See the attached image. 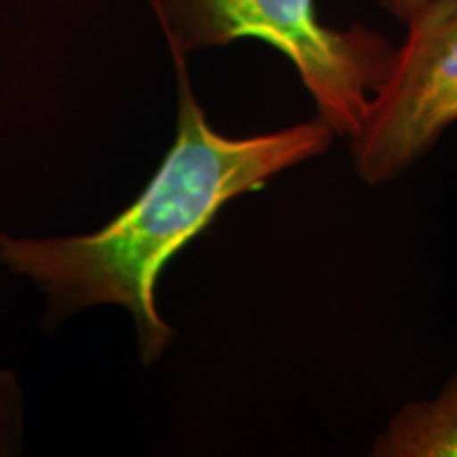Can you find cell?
<instances>
[{
    "instance_id": "3",
    "label": "cell",
    "mask_w": 457,
    "mask_h": 457,
    "mask_svg": "<svg viewBox=\"0 0 457 457\" xmlns=\"http://www.w3.org/2000/svg\"><path fill=\"white\" fill-rule=\"evenodd\" d=\"M404 24L407 38L352 140L353 168L369 185L403 174L457 121V0H430Z\"/></svg>"
},
{
    "instance_id": "4",
    "label": "cell",
    "mask_w": 457,
    "mask_h": 457,
    "mask_svg": "<svg viewBox=\"0 0 457 457\" xmlns=\"http://www.w3.org/2000/svg\"><path fill=\"white\" fill-rule=\"evenodd\" d=\"M377 457H457V370L432 400L404 404L373 445Z\"/></svg>"
},
{
    "instance_id": "6",
    "label": "cell",
    "mask_w": 457,
    "mask_h": 457,
    "mask_svg": "<svg viewBox=\"0 0 457 457\" xmlns=\"http://www.w3.org/2000/svg\"><path fill=\"white\" fill-rule=\"evenodd\" d=\"M377 3H379V7L387 11V13H392L394 17L404 21L409 15H413L417 9L424 7L426 3H430V0H377Z\"/></svg>"
},
{
    "instance_id": "1",
    "label": "cell",
    "mask_w": 457,
    "mask_h": 457,
    "mask_svg": "<svg viewBox=\"0 0 457 457\" xmlns=\"http://www.w3.org/2000/svg\"><path fill=\"white\" fill-rule=\"evenodd\" d=\"M179 74L176 138L136 202L98 231L71 237L21 239L0 233V261L32 279L60 322L94 305H119L134 320L145 364L174 339L159 316L163 267L204 233L220 208L265 188L273 176L328 151L335 131L322 119L250 138L216 131L191 89L187 55L171 51Z\"/></svg>"
},
{
    "instance_id": "5",
    "label": "cell",
    "mask_w": 457,
    "mask_h": 457,
    "mask_svg": "<svg viewBox=\"0 0 457 457\" xmlns=\"http://www.w3.org/2000/svg\"><path fill=\"white\" fill-rule=\"evenodd\" d=\"M21 445V387L13 370L0 369V455H13Z\"/></svg>"
},
{
    "instance_id": "2",
    "label": "cell",
    "mask_w": 457,
    "mask_h": 457,
    "mask_svg": "<svg viewBox=\"0 0 457 457\" xmlns=\"http://www.w3.org/2000/svg\"><path fill=\"white\" fill-rule=\"evenodd\" d=\"M170 51L182 55L254 38L293 62L335 134L353 140L396 47L364 24L337 30L320 21L313 0H151Z\"/></svg>"
}]
</instances>
